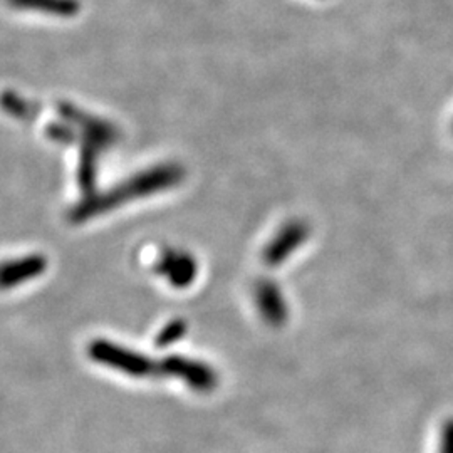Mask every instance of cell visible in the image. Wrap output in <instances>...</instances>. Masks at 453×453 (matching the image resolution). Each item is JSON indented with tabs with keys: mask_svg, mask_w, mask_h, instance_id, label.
<instances>
[{
	"mask_svg": "<svg viewBox=\"0 0 453 453\" xmlns=\"http://www.w3.org/2000/svg\"><path fill=\"white\" fill-rule=\"evenodd\" d=\"M88 357L97 365L128 374L133 378H163V365L138 351L118 346L111 341L95 340L88 346Z\"/></svg>",
	"mask_w": 453,
	"mask_h": 453,
	"instance_id": "cell-1",
	"label": "cell"
},
{
	"mask_svg": "<svg viewBox=\"0 0 453 453\" xmlns=\"http://www.w3.org/2000/svg\"><path fill=\"white\" fill-rule=\"evenodd\" d=\"M163 378H179L198 393H211L219 385V376L207 363L194 357L173 355L162 359Z\"/></svg>",
	"mask_w": 453,
	"mask_h": 453,
	"instance_id": "cell-2",
	"label": "cell"
},
{
	"mask_svg": "<svg viewBox=\"0 0 453 453\" xmlns=\"http://www.w3.org/2000/svg\"><path fill=\"white\" fill-rule=\"evenodd\" d=\"M308 235V226L299 222H294L280 230V234L275 237L274 242L271 243L265 252H264V260L271 267H275L277 264L284 262L291 256L292 250L297 249L301 243L306 241Z\"/></svg>",
	"mask_w": 453,
	"mask_h": 453,
	"instance_id": "cell-3",
	"label": "cell"
},
{
	"mask_svg": "<svg viewBox=\"0 0 453 453\" xmlns=\"http://www.w3.org/2000/svg\"><path fill=\"white\" fill-rule=\"evenodd\" d=\"M46 267H48V260L37 254L14 260V262H7L2 271V286L4 289L16 288L19 284L42 274Z\"/></svg>",
	"mask_w": 453,
	"mask_h": 453,
	"instance_id": "cell-4",
	"label": "cell"
},
{
	"mask_svg": "<svg viewBox=\"0 0 453 453\" xmlns=\"http://www.w3.org/2000/svg\"><path fill=\"white\" fill-rule=\"evenodd\" d=\"M257 304L265 323L279 327L288 321L286 301L273 282H260L257 288Z\"/></svg>",
	"mask_w": 453,
	"mask_h": 453,
	"instance_id": "cell-5",
	"label": "cell"
},
{
	"mask_svg": "<svg viewBox=\"0 0 453 453\" xmlns=\"http://www.w3.org/2000/svg\"><path fill=\"white\" fill-rule=\"evenodd\" d=\"M158 271L168 277L170 284L175 288H187L194 282L196 274V264L187 254H168L160 262Z\"/></svg>",
	"mask_w": 453,
	"mask_h": 453,
	"instance_id": "cell-6",
	"label": "cell"
},
{
	"mask_svg": "<svg viewBox=\"0 0 453 453\" xmlns=\"http://www.w3.org/2000/svg\"><path fill=\"white\" fill-rule=\"evenodd\" d=\"M17 7L41 9L42 12L56 16H74L80 9L78 0H11Z\"/></svg>",
	"mask_w": 453,
	"mask_h": 453,
	"instance_id": "cell-7",
	"label": "cell"
},
{
	"mask_svg": "<svg viewBox=\"0 0 453 453\" xmlns=\"http://www.w3.org/2000/svg\"><path fill=\"white\" fill-rule=\"evenodd\" d=\"M187 327H188V324H187V321H183V319H173L172 323L166 324L162 331L158 333L157 340H155L157 348H166V346H170V344L181 340L185 336Z\"/></svg>",
	"mask_w": 453,
	"mask_h": 453,
	"instance_id": "cell-8",
	"label": "cell"
},
{
	"mask_svg": "<svg viewBox=\"0 0 453 453\" xmlns=\"http://www.w3.org/2000/svg\"><path fill=\"white\" fill-rule=\"evenodd\" d=\"M438 453H453V418L445 421V425L441 428Z\"/></svg>",
	"mask_w": 453,
	"mask_h": 453,
	"instance_id": "cell-9",
	"label": "cell"
}]
</instances>
